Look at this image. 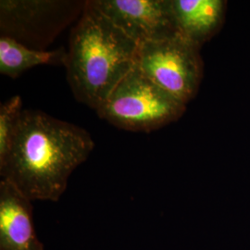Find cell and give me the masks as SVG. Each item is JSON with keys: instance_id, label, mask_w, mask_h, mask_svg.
I'll list each match as a JSON object with an SVG mask.
<instances>
[{"instance_id": "obj_1", "label": "cell", "mask_w": 250, "mask_h": 250, "mask_svg": "<svg viewBox=\"0 0 250 250\" xmlns=\"http://www.w3.org/2000/svg\"><path fill=\"white\" fill-rule=\"evenodd\" d=\"M95 143L85 130L39 110L23 109L0 174L30 200L58 201Z\"/></svg>"}, {"instance_id": "obj_2", "label": "cell", "mask_w": 250, "mask_h": 250, "mask_svg": "<svg viewBox=\"0 0 250 250\" xmlns=\"http://www.w3.org/2000/svg\"><path fill=\"white\" fill-rule=\"evenodd\" d=\"M138 45L86 1L64 64L76 99L97 111L134 68Z\"/></svg>"}, {"instance_id": "obj_3", "label": "cell", "mask_w": 250, "mask_h": 250, "mask_svg": "<svg viewBox=\"0 0 250 250\" xmlns=\"http://www.w3.org/2000/svg\"><path fill=\"white\" fill-rule=\"evenodd\" d=\"M187 105L149 80L134 65L97 110L99 116L132 132H151L183 116Z\"/></svg>"}, {"instance_id": "obj_4", "label": "cell", "mask_w": 250, "mask_h": 250, "mask_svg": "<svg viewBox=\"0 0 250 250\" xmlns=\"http://www.w3.org/2000/svg\"><path fill=\"white\" fill-rule=\"evenodd\" d=\"M200 48L178 34L139 44L135 64L155 84L187 105L203 77Z\"/></svg>"}, {"instance_id": "obj_5", "label": "cell", "mask_w": 250, "mask_h": 250, "mask_svg": "<svg viewBox=\"0 0 250 250\" xmlns=\"http://www.w3.org/2000/svg\"><path fill=\"white\" fill-rule=\"evenodd\" d=\"M86 1L1 0L0 33L36 50L47 45L82 15Z\"/></svg>"}, {"instance_id": "obj_6", "label": "cell", "mask_w": 250, "mask_h": 250, "mask_svg": "<svg viewBox=\"0 0 250 250\" xmlns=\"http://www.w3.org/2000/svg\"><path fill=\"white\" fill-rule=\"evenodd\" d=\"M138 45L178 35L171 0H90Z\"/></svg>"}, {"instance_id": "obj_7", "label": "cell", "mask_w": 250, "mask_h": 250, "mask_svg": "<svg viewBox=\"0 0 250 250\" xmlns=\"http://www.w3.org/2000/svg\"><path fill=\"white\" fill-rule=\"evenodd\" d=\"M32 200L10 182H0V250H44L36 235Z\"/></svg>"}, {"instance_id": "obj_8", "label": "cell", "mask_w": 250, "mask_h": 250, "mask_svg": "<svg viewBox=\"0 0 250 250\" xmlns=\"http://www.w3.org/2000/svg\"><path fill=\"white\" fill-rule=\"evenodd\" d=\"M226 4L224 0H171L177 33L201 47L223 26Z\"/></svg>"}, {"instance_id": "obj_9", "label": "cell", "mask_w": 250, "mask_h": 250, "mask_svg": "<svg viewBox=\"0 0 250 250\" xmlns=\"http://www.w3.org/2000/svg\"><path fill=\"white\" fill-rule=\"evenodd\" d=\"M67 50H36L8 36H0V73L12 79L38 65H64Z\"/></svg>"}, {"instance_id": "obj_10", "label": "cell", "mask_w": 250, "mask_h": 250, "mask_svg": "<svg viewBox=\"0 0 250 250\" xmlns=\"http://www.w3.org/2000/svg\"><path fill=\"white\" fill-rule=\"evenodd\" d=\"M22 111V101L20 96L12 97L0 106V162L5 160L9 153Z\"/></svg>"}]
</instances>
